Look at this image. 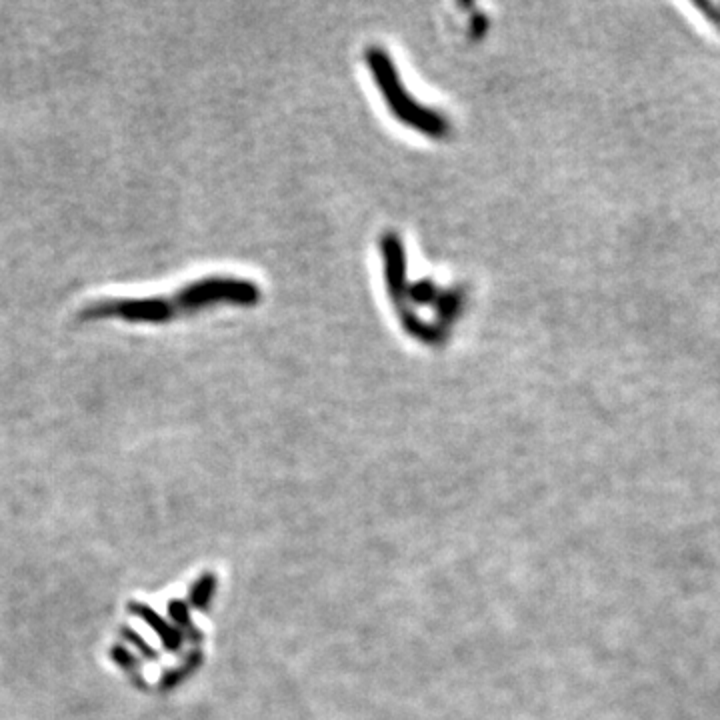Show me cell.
I'll return each instance as SVG.
<instances>
[{
  "instance_id": "1",
  "label": "cell",
  "mask_w": 720,
  "mask_h": 720,
  "mask_svg": "<svg viewBox=\"0 0 720 720\" xmlns=\"http://www.w3.org/2000/svg\"><path fill=\"white\" fill-rule=\"evenodd\" d=\"M258 298L254 284L230 278V276H210L188 282L174 294L166 296H148V298H102L88 302L78 318L82 320H124L132 324H168L176 318L196 314L204 308L232 302V304H252Z\"/></svg>"
}]
</instances>
